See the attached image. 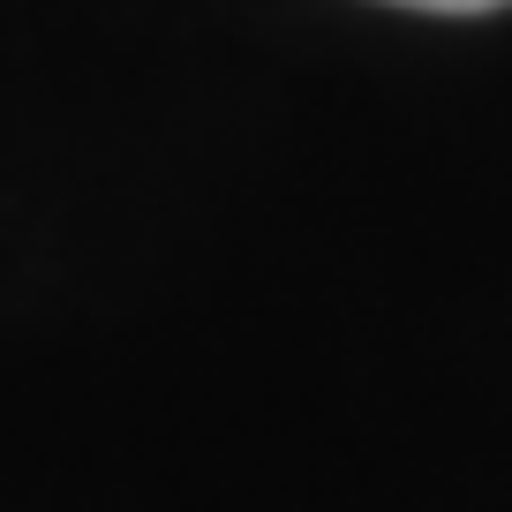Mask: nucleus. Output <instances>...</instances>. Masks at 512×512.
<instances>
[{
    "label": "nucleus",
    "mask_w": 512,
    "mask_h": 512,
    "mask_svg": "<svg viewBox=\"0 0 512 512\" xmlns=\"http://www.w3.org/2000/svg\"><path fill=\"white\" fill-rule=\"evenodd\" d=\"M392 8H430V16H482V8H505V0H392Z\"/></svg>",
    "instance_id": "1"
}]
</instances>
